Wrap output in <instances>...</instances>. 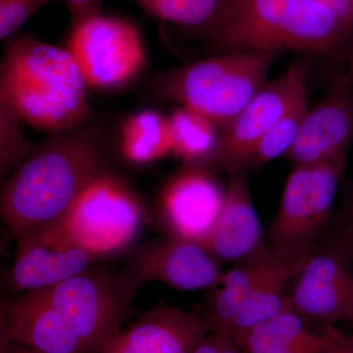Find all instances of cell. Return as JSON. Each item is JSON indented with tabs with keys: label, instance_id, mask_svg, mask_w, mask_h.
<instances>
[{
	"label": "cell",
	"instance_id": "6da1fadb",
	"mask_svg": "<svg viewBox=\"0 0 353 353\" xmlns=\"http://www.w3.org/2000/svg\"><path fill=\"white\" fill-rule=\"evenodd\" d=\"M108 148L90 121L50 134L4 183L0 211L16 240L54 226L97 176L108 171Z\"/></svg>",
	"mask_w": 353,
	"mask_h": 353
},
{
	"label": "cell",
	"instance_id": "7a4b0ae2",
	"mask_svg": "<svg viewBox=\"0 0 353 353\" xmlns=\"http://www.w3.org/2000/svg\"><path fill=\"white\" fill-rule=\"evenodd\" d=\"M88 85L67 48L30 36L10 39L0 65V104L50 134L90 121Z\"/></svg>",
	"mask_w": 353,
	"mask_h": 353
},
{
	"label": "cell",
	"instance_id": "3957f363",
	"mask_svg": "<svg viewBox=\"0 0 353 353\" xmlns=\"http://www.w3.org/2000/svg\"><path fill=\"white\" fill-rule=\"evenodd\" d=\"M352 30L318 0H226L204 37L223 52L340 57Z\"/></svg>",
	"mask_w": 353,
	"mask_h": 353
},
{
	"label": "cell",
	"instance_id": "277c9868",
	"mask_svg": "<svg viewBox=\"0 0 353 353\" xmlns=\"http://www.w3.org/2000/svg\"><path fill=\"white\" fill-rule=\"evenodd\" d=\"M278 53L231 51L162 72L153 92L194 109L225 130L268 83Z\"/></svg>",
	"mask_w": 353,
	"mask_h": 353
},
{
	"label": "cell",
	"instance_id": "5b68a950",
	"mask_svg": "<svg viewBox=\"0 0 353 353\" xmlns=\"http://www.w3.org/2000/svg\"><path fill=\"white\" fill-rule=\"evenodd\" d=\"M347 155L343 152L323 161L296 164L290 172L268 230L269 246L289 263L303 267L318 248Z\"/></svg>",
	"mask_w": 353,
	"mask_h": 353
},
{
	"label": "cell",
	"instance_id": "8992f818",
	"mask_svg": "<svg viewBox=\"0 0 353 353\" xmlns=\"http://www.w3.org/2000/svg\"><path fill=\"white\" fill-rule=\"evenodd\" d=\"M143 215L136 194L108 170L97 176L63 219L50 228L102 259L131 248Z\"/></svg>",
	"mask_w": 353,
	"mask_h": 353
},
{
	"label": "cell",
	"instance_id": "52a82bcc",
	"mask_svg": "<svg viewBox=\"0 0 353 353\" xmlns=\"http://www.w3.org/2000/svg\"><path fill=\"white\" fill-rule=\"evenodd\" d=\"M125 252L124 263L114 278L120 299L129 305L150 282L194 290L214 289L222 279L219 260L201 243L174 234L132 245Z\"/></svg>",
	"mask_w": 353,
	"mask_h": 353
},
{
	"label": "cell",
	"instance_id": "ba28073f",
	"mask_svg": "<svg viewBox=\"0 0 353 353\" xmlns=\"http://www.w3.org/2000/svg\"><path fill=\"white\" fill-rule=\"evenodd\" d=\"M66 48L88 88L95 90L124 88L146 65L138 29L126 20L101 13L72 24Z\"/></svg>",
	"mask_w": 353,
	"mask_h": 353
},
{
	"label": "cell",
	"instance_id": "9c48e42d",
	"mask_svg": "<svg viewBox=\"0 0 353 353\" xmlns=\"http://www.w3.org/2000/svg\"><path fill=\"white\" fill-rule=\"evenodd\" d=\"M309 69L307 59L299 60L273 82L267 83L223 130L212 154L194 167L212 175L245 171L246 160L260 139L299 99L307 94Z\"/></svg>",
	"mask_w": 353,
	"mask_h": 353
},
{
	"label": "cell",
	"instance_id": "30bf717a",
	"mask_svg": "<svg viewBox=\"0 0 353 353\" xmlns=\"http://www.w3.org/2000/svg\"><path fill=\"white\" fill-rule=\"evenodd\" d=\"M34 292L57 309L90 353L99 352L132 313V305L118 294L114 273L104 267H90L60 284Z\"/></svg>",
	"mask_w": 353,
	"mask_h": 353
},
{
	"label": "cell",
	"instance_id": "8fae6325",
	"mask_svg": "<svg viewBox=\"0 0 353 353\" xmlns=\"http://www.w3.org/2000/svg\"><path fill=\"white\" fill-rule=\"evenodd\" d=\"M338 248H316L296 275L290 308L312 324L353 322V273Z\"/></svg>",
	"mask_w": 353,
	"mask_h": 353
},
{
	"label": "cell",
	"instance_id": "7c38bea8",
	"mask_svg": "<svg viewBox=\"0 0 353 353\" xmlns=\"http://www.w3.org/2000/svg\"><path fill=\"white\" fill-rule=\"evenodd\" d=\"M15 260L7 275L14 296L48 289L75 277L101 259L66 240L53 228L17 241Z\"/></svg>",
	"mask_w": 353,
	"mask_h": 353
},
{
	"label": "cell",
	"instance_id": "4fadbf2b",
	"mask_svg": "<svg viewBox=\"0 0 353 353\" xmlns=\"http://www.w3.org/2000/svg\"><path fill=\"white\" fill-rule=\"evenodd\" d=\"M210 332L203 316L159 301L97 353H192Z\"/></svg>",
	"mask_w": 353,
	"mask_h": 353
},
{
	"label": "cell",
	"instance_id": "5bb4252c",
	"mask_svg": "<svg viewBox=\"0 0 353 353\" xmlns=\"http://www.w3.org/2000/svg\"><path fill=\"white\" fill-rule=\"evenodd\" d=\"M226 192L214 175L187 165L162 192L160 206L167 234L201 245L214 227Z\"/></svg>",
	"mask_w": 353,
	"mask_h": 353
},
{
	"label": "cell",
	"instance_id": "9a60e30c",
	"mask_svg": "<svg viewBox=\"0 0 353 353\" xmlns=\"http://www.w3.org/2000/svg\"><path fill=\"white\" fill-rule=\"evenodd\" d=\"M0 338L39 353H90L62 315L37 292L2 299Z\"/></svg>",
	"mask_w": 353,
	"mask_h": 353
},
{
	"label": "cell",
	"instance_id": "2e32d148",
	"mask_svg": "<svg viewBox=\"0 0 353 353\" xmlns=\"http://www.w3.org/2000/svg\"><path fill=\"white\" fill-rule=\"evenodd\" d=\"M353 139V83L347 76L315 108L308 109L296 141L284 157L296 164L347 152Z\"/></svg>",
	"mask_w": 353,
	"mask_h": 353
},
{
	"label": "cell",
	"instance_id": "e0dca14e",
	"mask_svg": "<svg viewBox=\"0 0 353 353\" xmlns=\"http://www.w3.org/2000/svg\"><path fill=\"white\" fill-rule=\"evenodd\" d=\"M201 245L219 261L236 263L266 246L245 171L229 174L222 210L212 231Z\"/></svg>",
	"mask_w": 353,
	"mask_h": 353
},
{
	"label": "cell",
	"instance_id": "ac0fdd59",
	"mask_svg": "<svg viewBox=\"0 0 353 353\" xmlns=\"http://www.w3.org/2000/svg\"><path fill=\"white\" fill-rule=\"evenodd\" d=\"M285 261L270 246L239 262L238 266L223 273L217 289L209 301L203 316L211 332L230 336L236 319L248 299L274 269Z\"/></svg>",
	"mask_w": 353,
	"mask_h": 353
},
{
	"label": "cell",
	"instance_id": "d6986e66",
	"mask_svg": "<svg viewBox=\"0 0 353 353\" xmlns=\"http://www.w3.org/2000/svg\"><path fill=\"white\" fill-rule=\"evenodd\" d=\"M172 148L169 118L154 109L134 114L121 129V152L132 163H152L170 154Z\"/></svg>",
	"mask_w": 353,
	"mask_h": 353
},
{
	"label": "cell",
	"instance_id": "ffe728a7",
	"mask_svg": "<svg viewBox=\"0 0 353 353\" xmlns=\"http://www.w3.org/2000/svg\"><path fill=\"white\" fill-rule=\"evenodd\" d=\"M310 325L296 311L288 307L231 338L248 353H271L312 340L321 333L311 329Z\"/></svg>",
	"mask_w": 353,
	"mask_h": 353
},
{
	"label": "cell",
	"instance_id": "44dd1931",
	"mask_svg": "<svg viewBox=\"0 0 353 353\" xmlns=\"http://www.w3.org/2000/svg\"><path fill=\"white\" fill-rule=\"evenodd\" d=\"M168 118L173 139L172 154L189 166L201 164L212 154L221 134L213 121L182 105Z\"/></svg>",
	"mask_w": 353,
	"mask_h": 353
},
{
	"label": "cell",
	"instance_id": "7402d4cb",
	"mask_svg": "<svg viewBox=\"0 0 353 353\" xmlns=\"http://www.w3.org/2000/svg\"><path fill=\"white\" fill-rule=\"evenodd\" d=\"M301 269V266L288 261H283L274 269L262 281L236 315L230 336L265 321L289 307L285 290Z\"/></svg>",
	"mask_w": 353,
	"mask_h": 353
},
{
	"label": "cell",
	"instance_id": "603a6c76",
	"mask_svg": "<svg viewBox=\"0 0 353 353\" xmlns=\"http://www.w3.org/2000/svg\"><path fill=\"white\" fill-rule=\"evenodd\" d=\"M308 109L306 94L299 99L294 106L260 139L246 160L245 171L248 168L262 166L276 158L285 157L296 141Z\"/></svg>",
	"mask_w": 353,
	"mask_h": 353
},
{
	"label": "cell",
	"instance_id": "cb8c5ba5",
	"mask_svg": "<svg viewBox=\"0 0 353 353\" xmlns=\"http://www.w3.org/2000/svg\"><path fill=\"white\" fill-rule=\"evenodd\" d=\"M155 17L201 30L214 21L226 0H134Z\"/></svg>",
	"mask_w": 353,
	"mask_h": 353
},
{
	"label": "cell",
	"instance_id": "d4e9b609",
	"mask_svg": "<svg viewBox=\"0 0 353 353\" xmlns=\"http://www.w3.org/2000/svg\"><path fill=\"white\" fill-rule=\"evenodd\" d=\"M22 121L16 114L0 104V180L6 183L9 176L34 150L26 138Z\"/></svg>",
	"mask_w": 353,
	"mask_h": 353
},
{
	"label": "cell",
	"instance_id": "484cf974",
	"mask_svg": "<svg viewBox=\"0 0 353 353\" xmlns=\"http://www.w3.org/2000/svg\"><path fill=\"white\" fill-rule=\"evenodd\" d=\"M51 0H0V39L13 36L26 21Z\"/></svg>",
	"mask_w": 353,
	"mask_h": 353
},
{
	"label": "cell",
	"instance_id": "4316f807",
	"mask_svg": "<svg viewBox=\"0 0 353 353\" xmlns=\"http://www.w3.org/2000/svg\"><path fill=\"white\" fill-rule=\"evenodd\" d=\"M72 24L101 13L102 0H66Z\"/></svg>",
	"mask_w": 353,
	"mask_h": 353
},
{
	"label": "cell",
	"instance_id": "83f0119b",
	"mask_svg": "<svg viewBox=\"0 0 353 353\" xmlns=\"http://www.w3.org/2000/svg\"><path fill=\"white\" fill-rule=\"evenodd\" d=\"M336 248L353 262V203L348 208L341 225Z\"/></svg>",
	"mask_w": 353,
	"mask_h": 353
},
{
	"label": "cell",
	"instance_id": "f1b7e54d",
	"mask_svg": "<svg viewBox=\"0 0 353 353\" xmlns=\"http://www.w3.org/2000/svg\"><path fill=\"white\" fill-rule=\"evenodd\" d=\"M325 327L330 339L329 353H353V333H343L333 325Z\"/></svg>",
	"mask_w": 353,
	"mask_h": 353
},
{
	"label": "cell",
	"instance_id": "f546056e",
	"mask_svg": "<svg viewBox=\"0 0 353 353\" xmlns=\"http://www.w3.org/2000/svg\"><path fill=\"white\" fill-rule=\"evenodd\" d=\"M227 338V334L210 332L199 341L192 353H221Z\"/></svg>",
	"mask_w": 353,
	"mask_h": 353
},
{
	"label": "cell",
	"instance_id": "4dcf8cb0",
	"mask_svg": "<svg viewBox=\"0 0 353 353\" xmlns=\"http://www.w3.org/2000/svg\"><path fill=\"white\" fill-rule=\"evenodd\" d=\"M0 353H39L22 343L0 338Z\"/></svg>",
	"mask_w": 353,
	"mask_h": 353
},
{
	"label": "cell",
	"instance_id": "1f68e13d",
	"mask_svg": "<svg viewBox=\"0 0 353 353\" xmlns=\"http://www.w3.org/2000/svg\"><path fill=\"white\" fill-rule=\"evenodd\" d=\"M221 353H248L243 350V347H240L238 343H236L231 338L228 336L226 343H225L224 347H223L222 352Z\"/></svg>",
	"mask_w": 353,
	"mask_h": 353
},
{
	"label": "cell",
	"instance_id": "d6a6232c",
	"mask_svg": "<svg viewBox=\"0 0 353 353\" xmlns=\"http://www.w3.org/2000/svg\"><path fill=\"white\" fill-rule=\"evenodd\" d=\"M350 79V82L353 83V46L352 50V54H350V68H348V73L347 75Z\"/></svg>",
	"mask_w": 353,
	"mask_h": 353
}]
</instances>
